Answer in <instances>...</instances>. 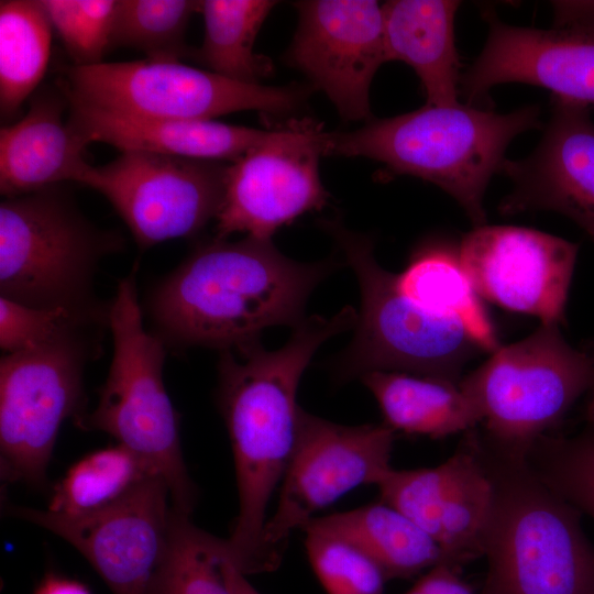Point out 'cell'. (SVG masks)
Returning a JSON list of instances; mask_svg holds the SVG:
<instances>
[{
	"label": "cell",
	"mask_w": 594,
	"mask_h": 594,
	"mask_svg": "<svg viewBox=\"0 0 594 594\" xmlns=\"http://www.w3.org/2000/svg\"><path fill=\"white\" fill-rule=\"evenodd\" d=\"M346 306L306 317L279 349L258 341L220 351L217 402L230 437L239 512L227 539L230 558L245 575L261 573L260 544L267 508L297 438L301 376L328 339L355 326Z\"/></svg>",
	"instance_id": "6da1fadb"
},
{
	"label": "cell",
	"mask_w": 594,
	"mask_h": 594,
	"mask_svg": "<svg viewBox=\"0 0 594 594\" xmlns=\"http://www.w3.org/2000/svg\"><path fill=\"white\" fill-rule=\"evenodd\" d=\"M53 30L75 66L103 63L112 47L117 0H42Z\"/></svg>",
	"instance_id": "d6a6232c"
},
{
	"label": "cell",
	"mask_w": 594,
	"mask_h": 594,
	"mask_svg": "<svg viewBox=\"0 0 594 594\" xmlns=\"http://www.w3.org/2000/svg\"><path fill=\"white\" fill-rule=\"evenodd\" d=\"M525 459L552 491L594 519V427L572 437L544 436Z\"/></svg>",
	"instance_id": "4dcf8cb0"
},
{
	"label": "cell",
	"mask_w": 594,
	"mask_h": 594,
	"mask_svg": "<svg viewBox=\"0 0 594 594\" xmlns=\"http://www.w3.org/2000/svg\"><path fill=\"white\" fill-rule=\"evenodd\" d=\"M53 26L42 0L0 2V111L12 118L46 73Z\"/></svg>",
	"instance_id": "4316f807"
},
{
	"label": "cell",
	"mask_w": 594,
	"mask_h": 594,
	"mask_svg": "<svg viewBox=\"0 0 594 594\" xmlns=\"http://www.w3.org/2000/svg\"><path fill=\"white\" fill-rule=\"evenodd\" d=\"M360 380L395 432L442 439L481 425L480 411L460 382L397 371H372Z\"/></svg>",
	"instance_id": "603a6c76"
},
{
	"label": "cell",
	"mask_w": 594,
	"mask_h": 594,
	"mask_svg": "<svg viewBox=\"0 0 594 594\" xmlns=\"http://www.w3.org/2000/svg\"><path fill=\"white\" fill-rule=\"evenodd\" d=\"M229 164L141 151L88 165L78 184L108 199L145 250L190 237L216 220Z\"/></svg>",
	"instance_id": "7c38bea8"
},
{
	"label": "cell",
	"mask_w": 594,
	"mask_h": 594,
	"mask_svg": "<svg viewBox=\"0 0 594 594\" xmlns=\"http://www.w3.org/2000/svg\"><path fill=\"white\" fill-rule=\"evenodd\" d=\"M493 483L483 538L487 572L479 594H594V544L575 507L552 491L525 455L504 452L480 433Z\"/></svg>",
	"instance_id": "277c9868"
},
{
	"label": "cell",
	"mask_w": 594,
	"mask_h": 594,
	"mask_svg": "<svg viewBox=\"0 0 594 594\" xmlns=\"http://www.w3.org/2000/svg\"><path fill=\"white\" fill-rule=\"evenodd\" d=\"M539 114L537 106L497 113L460 102L426 103L353 131L326 132L324 155L367 157L395 175L432 183L458 201L475 228L486 224L485 191L501 173L509 143L538 128Z\"/></svg>",
	"instance_id": "3957f363"
},
{
	"label": "cell",
	"mask_w": 594,
	"mask_h": 594,
	"mask_svg": "<svg viewBox=\"0 0 594 594\" xmlns=\"http://www.w3.org/2000/svg\"><path fill=\"white\" fill-rule=\"evenodd\" d=\"M510 178L503 215L551 210L575 222L594 241V122L588 106L552 97V109L535 151L504 162Z\"/></svg>",
	"instance_id": "d6986e66"
},
{
	"label": "cell",
	"mask_w": 594,
	"mask_h": 594,
	"mask_svg": "<svg viewBox=\"0 0 594 594\" xmlns=\"http://www.w3.org/2000/svg\"><path fill=\"white\" fill-rule=\"evenodd\" d=\"M594 360V349L590 351ZM584 419L594 427V387L590 392V398L584 407Z\"/></svg>",
	"instance_id": "f35d334b"
},
{
	"label": "cell",
	"mask_w": 594,
	"mask_h": 594,
	"mask_svg": "<svg viewBox=\"0 0 594 594\" xmlns=\"http://www.w3.org/2000/svg\"><path fill=\"white\" fill-rule=\"evenodd\" d=\"M460 1L392 0L382 4L388 61L418 76L428 105L459 102L461 64L454 37Z\"/></svg>",
	"instance_id": "7402d4cb"
},
{
	"label": "cell",
	"mask_w": 594,
	"mask_h": 594,
	"mask_svg": "<svg viewBox=\"0 0 594 594\" xmlns=\"http://www.w3.org/2000/svg\"><path fill=\"white\" fill-rule=\"evenodd\" d=\"M460 386L480 411L482 437L504 452L525 455L592 391L594 360L590 351L570 345L559 324L541 323L493 351Z\"/></svg>",
	"instance_id": "52a82bcc"
},
{
	"label": "cell",
	"mask_w": 594,
	"mask_h": 594,
	"mask_svg": "<svg viewBox=\"0 0 594 594\" xmlns=\"http://www.w3.org/2000/svg\"><path fill=\"white\" fill-rule=\"evenodd\" d=\"M395 288L422 311L460 320L484 352L499 348L496 330L459 256L458 246L429 239L392 273Z\"/></svg>",
	"instance_id": "cb8c5ba5"
},
{
	"label": "cell",
	"mask_w": 594,
	"mask_h": 594,
	"mask_svg": "<svg viewBox=\"0 0 594 594\" xmlns=\"http://www.w3.org/2000/svg\"><path fill=\"white\" fill-rule=\"evenodd\" d=\"M6 512L72 544L112 594H147L166 551L173 506L160 476H150L118 502L97 512L67 516L8 504Z\"/></svg>",
	"instance_id": "5bb4252c"
},
{
	"label": "cell",
	"mask_w": 594,
	"mask_h": 594,
	"mask_svg": "<svg viewBox=\"0 0 594 594\" xmlns=\"http://www.w3.org/2000/svg\"><path fill=\"white\" fill-rule=\"evenodd\" d=\"M326 131L311 119L292 120L229 164L216 218V238L233 233L272 240L299 216L322 209L328 193L319 175Z\"/></svg>",
	"instance_id": "4fadbf2b"
},
{
	"label": "cell",
	"mask_w": 594,
	"mask_h": 594,
	"mask_svg": "<svg viewBox=\"0 0 594 594\" xmlns=\"http://www.w3.org/2000/svg\"><path fill=\"white\" fill-rule=\"evenodd\" d=\"M118 241L94 228L59 185L0 204L1 297L37 308L86 306L99 260Z\"/></svg>",
	"instance_id": "ba28073f"
},
{
	"label": "cell",
	"mask_w": 594,
	"mask_h": 594,
	"mask_svg": "<svg viewBox=\"0 0 594 594\" xmlns=\"http://www.w3.org/2000/svg\"><path fill=\"white\" fill-rule=\"evenodd\" d=\"M223 572L232 594H260L246 580V575L234 565L229 550L223 562Z\"/></svg>",
	"instance_id": "74e56055"
},
{
	"label": "cell",
	"mask_w": 594,
	"mask_h": 594,
	"mask_svg": "<svg viewBox=\"0 0 594 594\" xmlns=\"http://www.w3.org/2000/svg\"><path fill=\"white\" fill-rule=\"evenodd\" d=\"M304 528L328 531L352 542L381 568L387 581L409 579L448 562L426 531L382 501L315 517Z\"/></svg>",
	"instance_id": "d4e9b609"
},
{
	"label": "cell",
	"mask_w": 594,
	"mask_h": 594,
	"mask_svg": "<svg viewBox=\"0 0 594 594\" xmlns=\"http://www.w3.org/2000/svg\"><path fill=\"white\" fill-rule=\"evenodd\" d=\"M113 355L97 406L75 419L136 453L168 486L175 510L191 515L198 488L187 470L178 416L163 381L165 350L143 326L134 275L121 279L107 312Z\"/></svg>",
	"instance_id": "5b68a950"
},
{
	"label": "cell",
	"mask_w": 594,
	"mask_h": 594,
	"mask_svg": "<svg viewBox=\"0 0 594 594\" xmlns=\"http://www.w3.org/2000/svg\"><path fill=\"white\" fill-rule=\"evenodd\" d=\"M199 1L117 0L112 46L133 48L145 59L180 62L189 55L185 35Z\"/></svg>",
	"instance_id": "f546056e"
},
{
	"label": "cell",
	"mask_w": 594,
	"mask_h": 594,
	"mask_svg": "<svg viewBox=\"0 0 594 594\" xmlns=\"http://www.w3.org/2000/svg\"><path fill=\"white\" fill-rule=\"evenodd\" d=\"M336 268L333 260H292L272 240L216 238L154 288L150 312L178 346L233 349L258 341L270 327L297 326L312 290Z\"/></svg>",
	"instance_id": "7a4b0ae2"
},
{
	"label": "cell",
	"mask_w": 594,
	"mask_h": 594,
	"mask_svg": "<svg viewBox=\"0 0 594 594\" xmlns=\"http://www.w3.org/2000/svg\"><path fill=\"white\" fill-rule=\"evenodd\" d=\"M58 86L69 101L117 114L215 120L239 111L284 114L305 100L302 87L246 84L182 62L133 61L70 66Z\"/></svg>",
	"instance_id": "9c48e42d"
},
{
	"label": "cell",
	"mask_w": 594,
	"mask_h": 594,
	"mask_svg": "<svg viewBox=\"0 0 594 594\" xmlns=\"http://www.w3.org/2000/svg\"><path fill=\"white\" fill-rule=\"evenodd\" d=\"M85 324L0 361V474L42 487L62 424L82 411Z\"/></svg>",
	"instance_id": "30bf717a"
},
{
	"label": "cell",
	"mask_w": 594,
	"mask_h": 594,
	"mask_svg": "<svg viewBox=\"0 0 594 594\" xmlns=\"http://www.w3.org/2000/svg\"><path fill=\"white\" fill-rule=\"evenodd\" d=\"M321 224L343 252L361 294L354 336L330 363L333 377L348 382L372 371H397L460 382L463 367L484 352L465 326L429 315L400 294L369 237L339 220Z\"/></svg>",
	"instance_id": "8992f818"
},
{
	"label": "cell",
	"mask_w": 594,
	"mask_h": 594,
	"mask_svg": "<svg viewBox=\"0 0 594 594\" xmlns=\"http://www.w3.org/2000/svg\"><path fill=\"white\" fill-rule=\"evenodd\" d=\"M381 501L395 507L440 547L449 563L483 557L493 483L481 453L477 428L464 433L455 452L433 468H392L378 482Z\"/></svg>",
	"instance_id": "e0dca14e"
},
{
	"label": "cell",
	"mask_w": 594,
	"mask_h": 594,
	"mask_svg": "<svg viewBox=\"0 0 594 594\" xmlns=\"http://www.w3.org/2000/svg\"><path fill=\"white\" fill-rule=\"evenodd\" d=\"M173 508L168 543L147 594H232L223 572L227 539Z\"/></svg>",
	"instance_id": "f1b7e54d"
},
{
	"label": "cell",
	"mask_w": 594,
	"mask_h": 594,
	"mask_svg": "<svg viewBox=\"0 0 594 594\" xmlns=\"http://www.w3.org/2000/svg\"><path fill=\"white\" fill-rule=\"evenodd\" d=\"M298 24L286 63L301 72L348 121L371 118L370 88L386 62L382 4L373 0L294 3Z\"/></svg>",
	"instance_id": "9a60e30c"
},
{
	"label": "cell",
	"mask_w": 594,
	"mask_h": 594,
	"mask_svg": "<svg viewBox=\"0 0 594 594\" xmlns=\"http://www.w3.org/2000/svg\"><path fill=\"white\" fill-rule=\"evenodd\" d=\"M58 86V85H57ZM68 102L59 86L31 96L25 114L0 130V191L7 197L78 183L89 163L87 146L70 129Z\"/></svg>",
	"instance_id": "44dd1931"
},
{
	"label": "cell",
	"mask_w": 594,
	"mask_h": 594,
	"mask_svg": "<svg viewBox=\"0 0 594 594\" xmlns=\"http://www.w3.org/2000/svg\"><path fill=\"white\" fill-rule=\"evenodd\" d=\"M302 531L311 566L328 594H384L386 576L359 547L328 531Z\"/></svg>",
	"instance_id": "1f68e13d"
},
{
	"label": "cell",
	"mask_w": 594,
	"mask_h": 594,
	"mask_svg": "<svg viewBox=\"0 0 594 594\" xmlns=\"http://www.w3.org/2000/svg\"><path fill=\"white\" fill-rule=\"evenodd\" d=\"M488 35L482 52L461 76L468 105L501 84L546 88L552 97L594 105V28H522L486 12Z\"/></svg>",
	"instance_id": "ac0fdd59"
},
{
	"label": "cell",
	"mask_w": 594,
	"mask_h": 594,
	"mask_svg": "<svg viewBox=\"0 0 594 594\" xmlns=\"http://www.w3.org/2000/svg\"><path fill=\"white\" fill-rule=\"evenodd\" d=\"M458 250L481 298L541 323L564 322L576 243L530 228L484 224L463 235Z\"/></svg>",
	"instance_id": "2e32d148"
},
{
	"label": "cell",
	"mask_w": 594,
	"mask_h": 594,
	"mask_svg": "<svg viewBox=\"0 0 594 594\" xmlns=\"http://www.w3.org/2000/svg\"><path fill=\"white\" fill-rule=\"evenodd\" d=\"M153 475L157 476L127 447L101 448L68 468L53 486L45 509L67 516L90 514L118 502Z\"/></svg>",
	"instance_id": "83f0119b"
},
{
	"label": "cell",
	"mask_w": 594,
	"mask_h": 594,
	"mask_svg": "<svg viewBox=\"0 0 594 594\" xmlns=\"http://www.w3.org/2000/svg\"><path fill=\"white\" fill-rule=\"evenodd\" d=\"M556 26L594 28V1L556 2Z\"/></svg>",
	"instance_id": "d590c367"
},
{
	"label": "cell",
	"mask_w": 594,
	"mask_h": 594,
	"mask_svg": "<svg viewBox=\"0 0 594 594\" xmlns=\"http://www.w3.org/2000/svg\"><path fill=\"white\" fill-rule=\"evenodd\" d=\"M277 1L204 0V40L194 53L207 70L246 84H260L273 70L266 56L254 52L257 33Z\"/></svg>",
	"instance_id": "484cf974"
},
{
	"label": "cell",
	"mask_w": 594,
	"mask_h": 594,
	"mask_svg": "<svg viewBox=\"0 0 594 594\" xmlns=\"http://www.w3.org/2000/svg\"><path fill=\"white\" fill-rule=\"evenodd\" d=\"M67 102L68 125L86 145L102 142L120 152L141 151L233 163L266 133V130L216 120L132 117Z\"/></svg>",
	"instance_id": "ffe728a7"
},
{
	"label": "cell",
	"mask_w": 594,
	"mask_h": 594,
	"mask_svg": "<svg viewBox=\"0 0 594 594\" xmlns=\"http://www.w3.org/2000/svg\"><path fill=\"white\" fill-rule=\"evenodd\" d=\"M33 594H91V592L81 581L51 570L40 580Z\"/></svg>",
	"instance_id": "8d00e7d4"
},
{
	"label": "cell",
	"mask_w": 594,
	"mask_h": 594,
	"mask_svg": "<svg viewBox=\"0 0 594 594\" xmlns=\"http://www.w3.org/2000/svg\"><path fill=\"white\" fill-rule=\"evenodd\" d=\"M395 433L384 422L345 426L301 408L277 505L261 536V573L278 568L292 535L317 512L361 485L378 484L393 468Z\"/></svg>",
	"instance_id": "8fae6325"
},
{
	"label": "cell",
	"mask_w": 594,
	"mask_h": 594,
	"mask_svg": "<svg viewBox=\"0 0 594 594\" xmlns=\"http://www.w3.org/2000/svg\"><path fill=\"white\" fill-rule=\"evenodd\" d=\"M88 314L65 308H37L0 297V346L4 354L43 344L90 322Z\"/></svg>",
	"instance_id": "836d02e7"
},
{
	"label": "cell",
	"mask_w": 594,
	"mask_h": 594,
	"mask_svg": "<svg viewBox=\"0 0 594 594\" xmlns=\"http://www.w3.org/2000/svg\"><path fill=\"white\" fill-rule=\"evenodd\" d=\"M462 566L442 562L427 572L405 594H475L461 575Z\"/></svg>",
	"instance_id": "e575fe53"
}]
</instances>
